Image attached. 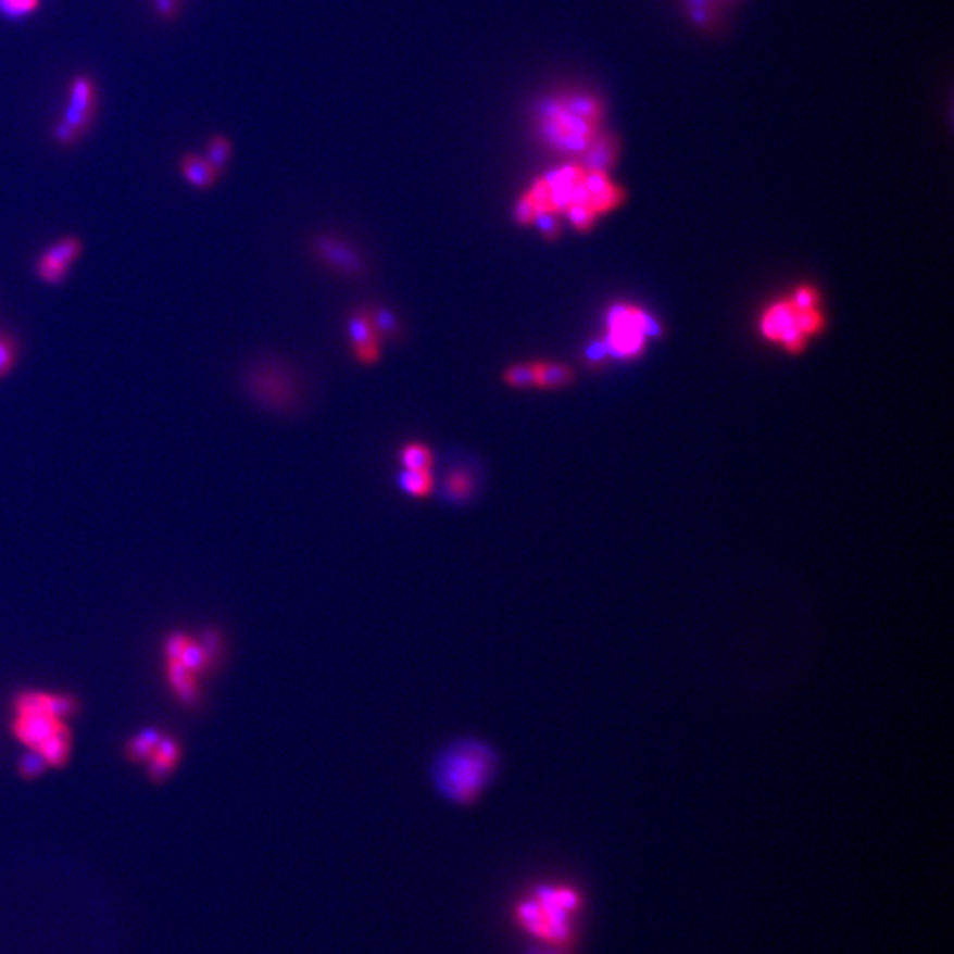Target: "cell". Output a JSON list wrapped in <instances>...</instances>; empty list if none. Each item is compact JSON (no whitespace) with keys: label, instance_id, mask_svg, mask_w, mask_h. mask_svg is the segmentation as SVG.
<instances>
[{"label":"cell","instance_id":"cell-1","mask_svg":"<svg viewBox=\"0 0 954 954\" xmlns=\"http://www.w3.org/2000/svg\"><path fill=\"white\" fill-rule=\"evenodd\" d=\"M75 708V700L66 694L24 691L13 704L11 730L47 766H64L72 753V732L66 719Z\"/></svg>","mask_w":954,"mask_h":954},{"label":"cell","instance_id":"cell-2","mask_svg":"<svg viewBox=\"0 0 954 954\" xmlns=\"http://www.w3.org/2000/svg\"><path fill=\"white\" fill-rule=\"evenodd\" d=\"M501 769V755L490 742L460 738L435 755L430 776L435 792L448 803H477Z\"/></svg>","mask_w":954,"mask_h":954},{"label":"cell","instance_id":"cell-3","mask_svg":"<svg viewBox=\"0 0 954 954\" xmlns=\"http://www.w3.org/2000/svg\"><path fill=\"white\" fill-rule=\"evenodd\" d=\"M601 103L587 95L547 98L536 110L539 137L553 151L581 156L600 135Z\"/></svg>","mask_w":954,"mask_h":954},{"label":"cell","instance_id":"cell-4","mask_svg":"<svg viewBox=\"0 0 954 954\" xmlns=\"http://www.w3.org/2000/svg\"><path fill=\"white\" fill-rule=\"evenodd\" d=\"M581 902L577 891L561 886H544L518 907L525 930L550 944H566L573 936V919Z\"/></svg>","mask_w":954,"mask_h":954},{"label":"cell","instance_id":"cell-5","mask_svg":"<svg viewBox=\"0 0 954 954\" xmlns=\"http://www.w3.org/2000/svg\"><path fill=\"white\" fill-rule=\"evenodd\" d=\"M242 386L248 397L264 411L290 412L301 402V386L290 366L278 360H256L244 375Z\"/></svg>","mask_w":954,"mask_h":954},{"label":"cell","instance_id":"cell-6","mask_svg":"<svg viewBox=\"0 0 954 954\" xmlns=\"http://www.w3.org/2000/svg\"><path fill=\"white\" fill-rule=\"evenodd\" d=\"M98 112V87L87 75H76L66 90V104L53 124L52 137L59 146L72 147L86 137Z\"/></svg>","mask_w":954,"mask_h":954},{"label":"cell","instance_id":"cell-7","mask_svg":"<svg viewBox=\"0 0 954 954\" xmlns=\"http://www.w3.org/2000/svg\"><path fill=\"white\" fill-rule=\"evenodd\" d=\"M608 332L605 336V346L610 355L628 360L642 352L649 336L660 335V326L649 317L648 313L629 306V304H615L610 307L606 317Z\"/></svg>","mask_w":954,"mask_h":954},{"label":"cell","instance_id":"cell-8","mask_svg":"<svg viewBox=\"0 0 954 954\" xmlns=\"http://www.w3.org/2000/svg\"><path fill=\"white\" fill-rule=\"evenodd\" d=\"M761 332L767 340L781 343L789 352H801L808 340L798 327V307L790 299L767 307L761 318Z\"/></svg>","mask_w":954,"mask_h":954},{"label":"cell","instance_id":"cell-9","mask_svg":"<svg viewBox=\"0 0 954 954\" xmlns=\"http://www.w3.org/2000/svg\"><path fill=\"white\" fill-rule=\"evenodd\" d=\"M312 251L322 265H326L327 269L335 271L338 275L354 278L366 271V262L360 251L340 237L318 236L313 241Z\"/></svg>","mask_w":954,"mask_h":954},{"label":"cell","instance_id":"cell-10","mask_svg":"<svg viewBox=\"0 0 954 954\" xmlns=\"http://www.w3.org/2000/svg\"><path fill=\"white\" fill-rule=\"evenodd\" d=\"M347 335H349L354 357L361 364L369 366V364H375L380 360L382 340L378 338L374 324L369 321L366 307H361V310L350 313L349 321H347Z\"/></svg>","mask_w":954,"mask_h":954},{"label":"cell","instance_id":"cell-11","mask_svg":"<svg viewBox=\"0 0 954 954\" xmlns=\"http://www.w3.org/2000/svg\"><path fill=\"white\" fill-rule=\"evenodd\" d=\"M179 172L194 189L213 188L219 179V172L199 152H186L179 160Z\"/></svg>","mask_w":954,"mask_h":954},{"label":"cell","instance_id":"cell-12","mask_svg":"<svg viewBox=\"0 0 954 954\" xmlns=\"http://www.w3.org/2000/svg\"><path fill=\"white\" fill-rule=\"evenodd\" d=\"M581 156H583V166H581L583 171L608 174L610 168L614 166L615 156H617V143L610 135H601L600 133Z\"/></svg>","mask_w":954,"mask_h":954},{"label":"cell","instance_id":"cell-13","mask_svg":"<svg viewBox=\"0 0 954 954\" xmlns=\"http://www.w3.org/2000/svg\"><path fill=\"white\" fill-rule=\"evenodd\" d=\"M180 748L177 742L166 736H161L156 746L152 750L151 756L146 764H149V775L152 778H166L172 770L179 764Z\"/></svg>","mask_w":954,"mask_h":954},{"label":"cell","instance_id":"cell-14","mask_svg":"<svg viewBox=\"0 0 954 954\" xmlns=\"http://www.w3.org/2000/svg\"><path fill=\"white\" fill-rule=\"evenodd\" d=\"M166 677L172 691L177 694V699L183 700L186 704H193L199 696V676L188 670L180 663L166 660Z\"/></svg>","mask_w":954,"mask_h":954},{"label":"cell","instance_id":"cell-15","mask_svg":"<svg viewBox=\"0 0 954 954\" xmlns=\"http://www.w3.org/2000/svg\"><path fill=\"white\" fill-rule=\"evenodd\" d=\"M366 312H368L369 321L374 324V329L377 331L380 340L397 341L402 338V322H400V318L397 317V313L392 312V310H389V307L386 306H380V304H375V306L366 307Z\"/></svg>","mask_w":954,"mask_h":954},{"label":"cell","instance_id":"cell-16","mask_svg":"<svg viewBox=\"0 0 954 954\" xmlns=\"http://www.w3.org/2000/svg\"><path fill=\"white\" fill-rule=\"evenodd\" d=\"M536 388L557 389L572 382L573 372L569 366L552 361H536Z\"/></svg>","mask_w":954,"mask_h":954},{"label":"cell","instance_id":"cell-17","mask_svg":"<svg viewBox=\"0 0 954 954\" xmlns=\"http://www.w3.org/2000/svg\"><path fill=\"white\" fill-rule=\"evenodd\" d=\"M398 485H400V488H402L406 495L425 499L434 490V476H431V470H409V468H403V473L398 477Z\"/></svg>","mask_w":954,"mask_h":954},{"label":"cell","instance_id":"cell-18","mask_svg":"<svg viewBox=\"0 0 954 954\" xmlns=\"http://www.w3.org/2000/svg\"><path fill=\"white\" fill-rule=\"evenodd\" d=\"M474 477L463 468H453L444 477L445 497L453 502L468 501L474 495Z\"/></svg>","mask_w":954,"mask_h":954},{"label":"cell","instance_id":"cell-19","mask_svg":"<svg viewBox=\"0 0 954 954\" xmlns=\"http://www.w3.org/2000/svg\"><path fill=\"white\" fill-rule=\"evenodd\" d=\"M70 267L72 265L64 264L43 251L36 261V275L43 284L61 285L66 281L67 275H70Z\"/></svg>","mask_w":954,"mask_h":954},{"label":"cell","instance_id":"cell-20","mask_svg":"<svg viewBox=\"0 0 954 954\" xmlns=\"http://www.w3.org/2000/svg\"><path fill=\"white\" fill-rule=\"evenodd\" d=\"M400 463H402L403 468H409V470H431L434 453L428 445L411 442V444L403 445L402 451H400Z\"/></svg>","mask_w":954,"mask_h":954},{"label":"cell","instance_id":"cell-21","mask_svg":"<svg viewBox=\"0 0 954 954\" xmlns=\"http://www.w3.org/2000/svg\"><path fill=\"white\" fill-rule=\"evenodd\" d=\"M203 156H205V160H208L209 163L222 174V172L227 168L228 163H230V140H228L225 135H214V137L209 138L208 143H205V152H203Z\"/></svg>","mask_w":954,"mask_h":954},{"label":"cell","instance_id":"cell-22","mask_svg":"<svg viewBox=\"0 0 954 954\" xmlns=\"http://www.w3.org/2000/svg\"><path fill=\"white\" fill-rule=\"evenodd\" d=\"M502 380L513 389L536 388L535 363L511 364V366L504 369Z\"/></svg>","mask_w":954,"mask_h":954},{"label":"cell","instance_id":"cell-23","mask_svg":"<svg viewBox=\"0 0 954 954\" xmlns=\"http://www.w3.org/2000/svg\"><path fill=\"white\" fill-rule=\"evenodd\" d=\"M43 0H0V16L11 22H22L36 15Z\"/></svg>","mask_w":954,"mask_h":954},{"label":"cell","instance_id":"cell-24","mask_svg":"<svg viewBox=\"0 0 954 954\" xmlns=\"http://www.w3.org/2000/svg\"><path fill=\"white\" fill-rule=\"evenodd\" d=\"M161 736H163V733L158 732V730H152V728L137 733L128 744V753L133 761L146 764V762L149 761V756H151L152 750H154L158 741H160Z\"/></svg>","mask_w":954,"mask_h":954},{"label":"cell","instance_id":"cell-25","mask_svg":"<svg viewBox=\"0 0 954 954\" xmlns=\"http://www.w3.org/2000/svg\"><path fill=\"white\" fill-rule=\"evenodd\" d=\"M20 354V341L11 332L0 329V378L11 374Z\"/></svg>","mask_w":954,"mask_h":954},{"label":"cell","instance_id":"cell-26","mask_svg":"<svg viewBox=\"0 0 954 954\" xmlns=\"http://www.w3.org/2000/svg\"><path fill=\"white\" fill-rule=\"evenodd\" d=\"M45 251H47L48 255H52L53 259L72 265L81 255V241L78 237H62V239L50 244Z\"/></svg>","mask_w":954,"mask_h":954},{"label":"cell","instance_id":"cell-27","mask_svg":"<svg viewBox=\"0 0 954 954\" xmlns=\"http://www.w3.org/2000/svg\"><path fill=\"white\" fill-rule=\"evenodd\" d=\"M798 327L803 331L806 338L817 335L824 327V315L818 312V307H809V310H798Z\"/></svg>","mask_w":954,"mask_h":954},{"label":"cell","instance_id":"cell-28","mask_svg":"<svg viewBox=\"0 0 954 954\" xmlns=\"http://www.w3.org/2000/svg\"><path fill=\"white\" fill-rule=\"evenodd\" d=\"M564 214L572 222L573 227L580 231L591 230L595 217H598V214L591 208H587V205H573Z\"/></svg>","mask_w":954,"mask_h":954},{"label":"cell","instance_id":"cell-29","mask_svg":"<svg viewBox=\"0 0 954 954\" xmlns=\"http://www.w3.org/2000/svg\"><path fill=\"white\" fill-rule=\"evenodd\" d=\"M532 223L547 241H555L561 236V222H558L557 213H538Z\"/></svg>","mask_w":954,"mask_h":954},{"label":"cell","instance_id":"cell-30","mask_svg":"<svg viewBox=\"0 0 954 954\" xmlns=\"http://www.w3.org/2000/svg\"><path fill=\"white\" fill-rule=\"evenodd\" d=\"M513 217H515V222L518 223V225H522V227L535 222L536 209L527 194L524 193L520 199L516 200L515 209H513Z\"/></svg>","mask_w":954,"mask_h":954},{"label":"cell","instance_id":"cell-31","mask_svg":"<svg viewBox=\"0 0 954 954\" xmlns=\"http://www.w3.org/2000/svg\"><path fill=\"white\" fill-rule=\"evenodd\" d=\"M792 304L798 307L799 312H803V310H809V307H817L818 304V292L813 289V287H808V285H804V287H799L795 290L794 296H792Z\"/></svg>","mask_w":954,"mask_h":954},{"label":"cell","instance_id":"cell-32","mask_svg":"<svg viewBox=\"0 0 954 954\" xmlns=\"http://www.w3.org/2000/svg\"><path fill=\"white\" fill-rule=\"evenodd\" d=\"M152 8L156 11L161 18H174L179 15L180 5L185 0H151Z\"/></svg>","mask_w":954,"mask_h":954},{"label":"cell","instance_id":"cell-33","mask_svg":"<svg viewBox=\"0 0 954 954\" xmlns=\"http://www.w3.org/2000/svg\"><path fill=\"white\" fill-rule=\"evenodd\" d=\"M45 767H47V764H45L43 758L36 755V753L30 752L29 755L25 756L24 761H22L20 770H22V775H24L25 778H34V776H38Z\"/></svg>","mask_w":954,"mask_h":954},{"label":"cell","instance_id":"cell-34","mask_svg":"<svg viewBox=\"0 0 954 954\" xmlns=\"http://www.w3.org/2000/svg\"><path fill=\"white\" fill-rule=\"evenodd\" d=\"M586 355L587 360L591 361V363H600V361L605 360L606 355H608L605 341L601 340L591 343V346L587 347Z\"/></svg>","mask_w":954,"mask_h":954}]
</instances>
